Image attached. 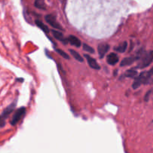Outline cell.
Masks as SVG:
<instances>
[{
	"instance_id": "cell-1",
	"label": "cell",
	"mask_w": 153,
	"mask_h": 153,
	"mask_svg": "<svg viewBox=\"0 0 153 153\" xmlns=\"http://www.w3.org/2000/svg\"><path fill=\"white\" fill-rule=\"evenodd\" d=\"M153 61V51H149L143 53L140 58V61L137 65V68L144 69L149 67Z\"/></svg>"
},
{
	"instance_id": "cell-2",
	"label": "cell",
	"mask_w": 153,
	"mask_h": 153,
	"mask_svg": "<svg viewBox=\"0 0 153 153\" xmlns=\"http://www.w3.org/2000/svg\"><path fill=\"white\" fill-rule=\"evenodd\" d=\"M137 78L142 85H153V67L149 71L142 72Z\"/></svg>"
},
{
	"instance_id": "cell-3",
	"label": "cell",
	"mask_w": 153,
	"mask_h": 153,
	"mask_svg": "<svg viewBox=\"0 0 153 153\" xmlns=\"http://www.w3.org/2000/svg\"><path fill=\"white\" fill-rule=\"evenodd\" d=\"M25 111H26V109L25 107H21L19 109H17L12 117V119L10 122V124L12 126H15L16 123H18V122L25 116Z\"/></svg>"
},
{
	"instance_id": "cell-4",
	"label": "cell",
	"mask_w": 153,
	"mask_h": 153,
	"mask_svg": "<svg viewBox=\"0 0 153 153\" xmlns=\"http://www.w3.org/2000/svg\"><path fill=\"white\" fill-rule=\"evenodd\" d=\"M143 52H138L136 55H133V56L128 57V58H125L120 63V67H125V66H128L131 65V64H133L134 62H135L137 60L140 59L141 58V55L143 54Z\"/></svg>"
},
{
	"instance_id": "cell-5",
	"label": "cell",
	"mask_w": 153,
	"mask_h": 153,
	"mask_svg": "<svg viewBox=\"0 0 153 153\" xmlns=\"http://www.w3.org/2000/svg\"><path fill=\"white\" fill-rule=\"evenodd\" d=\"M15 107H16V102H14L13 103H11L10 105L7 108H6L4 111H3L2 114L1 115V127H3L4 126V120L6 118L8 117L9 115L13 111Z\"/></svg>"
},
{
	"instance_id": "cell-6",
	"label": "cell",
	"mask_w": 153,
	"mask_h": 153,
	"mask_svg": "<svg viewBox=\"0 0 153 153\" xmlns=\"http://www.w3.org/2000/svg\"><path fill=\"white\" fill-rule=\"evenodd\" d=\"M45 19H46V22L54 28H57V29L61 30V31H64V28H62L61 25L57 22L56 17H55V15L53 14H48L45 16Z\"/></svg>"
},
{
	"instance_id": "cell-7",
	"label": "cell",
	"mask_w": 153,
	"mask_h": 153,
	"mask_svg": "<svg viewBox=\"0 0 153 153\" xmlns=\"http://www.w3.org/2000/svg\"><path fill=\"white\" fill-rule=\"evenodd\" d=\"M110 49V46H109L108 43H102L99 44L98 46V53L99 55L101 58H102L105 55V54L108 52V50Z\"/></svg>"
},
{
	"instance_id": "cell-8",
	"label": "cell",
	"mask_w": 153,
	"mask_h": 153,
	"mask_svg": "<svg viewBox=\"0 0 153 153\" xmlns=\"http://www.w3.org/2000/svg\"><path fill=\"white\" fill-rule=\"evenodd\" d=\"M84 57L86 58L88 64H89V66L91 67V68L94 69V70H100V66L99 65L97 61H96L94 58H93L92 57L90 56L89 55H87V54L84 55Z\"/></svg>"
},
{
	"instance_id": "cell-9",
	"label": "cell",
	"mask_w": 153,
	"mask_h": 153,
	"mask_svg": "<svg viewBox=\"0 0 153 153\" xmlns=\"http://www.w3.org/2000/svg\"><path fill=\"white\" fill-rule=\"evenodd\" d=\"M119 61V57L116 53H110L107 57V62L110 65H115Z\"/></svg>"
},
{
	"instance_id": "cell-10",
	"label": "cell",
	"mask_w": 153,
	"mask_h": 153,
	"mask_svg": "<svg viewBox=\"0 0 153 153\" xmlns=\"http://www.w3.org/2000/svg\"><path fill=\"white\" fill-rule=\"evenodd\" d=\"M67 40H68V43H70L71 45L76 46V47H80L81 45H82L81 40L74 35L69 36L68 38H67Z\"/></svg>"
},
{
	"instance_id": "cell-11",
	"label": "cell",
	"mask_w": 153,
	"mask_h": 153,
	"mask_svg": "<svg viewBox=\"0 0 153 153\" xmlns=\"http://www.w3.org/2000/svg\"><path fill=\"white\" fill-rule=\"evenodd\" d=\"M52 34H53L54 37H55V38H56L57 40L63 42V43H65V44L66 43H68V40H67V39L64 38V34H63L61 32H60V31H55V30H52Z\"/></svg>"
},
{
	"instance_id": "cell-12",
	"label": "cell",
	"mask_w": 153,
	"mask_h": 153,
	"mask_svg": "<svg viewBox=\"0 0 153 153\" xmlns=\"http://www.w3.org/2000/svg\"><path fill=\"white\" fill-rule=\"evenodd\" d=\"M137 76V71L133 70H128L123 75V78H133V79H135Z\"/></svg>"
},
{
	"instance_id": "cell-13",
	"label": "cell",
	"mask_w": 153,
	"mask_h": 153,
	"mask_svg": "<svg viewBox=\"0 0 153 153\" xmlns=\"http://www.w3.org/2000/svg\"><path fill=\"white\" fill-rule=\"evenodd\" d=\"M34 5L36 8L40 9V10H46V5L44 0H35Z\"/></svg>"
},
{
	"instance_id": "cell-14",
	"label": "cell",
	"mask_w": 153,
	"mask_h": 153,
	"mask_svg": "<svg viewBox=\"0 0 153 153\" xmlns=\"http://www.w3.org/2000/svg\"><path fill=\"white\" fill-rule=\"evenodd\" d=\"M126 48H127V42L124 41L121 44H120L117 47H115L114 49L116 52L123 53V52H125L126 50Z\"/></svg>"
},
{
	"instance_id": "cell-15",
	"label": "cell",
	"mask_w": 153,
	"mask_h": 153,
	"mask_svg": "<svg viewBox=\"0 0 153 153\" xmlns=\"http://www.w3.org/2000/svg\"><path fill=\"white\" fill-rule=\"evenodd\" d=\"M35 23H36V25H37V26L40 28V29H42V31H44L46 34H48V33L49 32V28H48V27L46 26V25H45L43 22H41V21H40V20H36Z\"/></svg>"
},
{
	"instance_id": "cell-16",
	"label": "cell",
	"mask_w": 153,
	"mask_h": 153,
	"mask_svg": "<svg viewBox=\"0 0 153 153\" xmlns=\"http://www.w3.org/2000/svg\"><path fill=\"white\" fill-rule=\"evenodd\" d=\"M69 51H70V54H71V55H73V58H74L76 60V61H79V62H83V61H84V58H82V57L81 56V55H79V53H78V52H76V51L73 50V49H69Z\"/></svg>"
},
{
	"instance_id": "cell-17",
	"label": "cell",
	"mask_w": 153,
	"mask_h": 153,
	"mask_svg": "<svg viewBox=\"0 0 153 153\" xmlns=\"http://www.w3.org/2000/svg\"><path fill=\"white\" fill-rule=\"evenodd\" d=\"M55 51H56V52H58V53L60 55H61V56H62L63 58H66V59H70V56H69V55H67V54L65 52H64V51H63V50H61V49H55Z\"/></svg>"
},
{
	"instance_id": "cell-18",
	"label": "cell",
	"mask_w": 153,
	"mask_h": 153,
	"mask_svg": "<svg viewBox=\"0 0 153 153\" xmlns=\"http://www.w3.org/2000/svg\"><path fill=\"white\" fill-rule=\"evenodd\" d=\"M83 49L85 51V52H90V53H94V49H93L91 46H88L86 43H84L83 44Z\"/></svg>"
},
{
	"instance_id": "cell-19",
	"label": "cell",
	"mask_w": 153,
	"mask_h": 153,
	"mask_svg": "<svg viewBox=\"0 0 153 153\" xmlns=\"http://www.w3.org/2000/svg\"><path fill=\"white\" fill-rule=\"evenodd\" d=\"M150 95V91H149V92H147V94H146V95L145 96V100H146V101H148V97H149V96Z\"/></svg>"
}]
</instances>
